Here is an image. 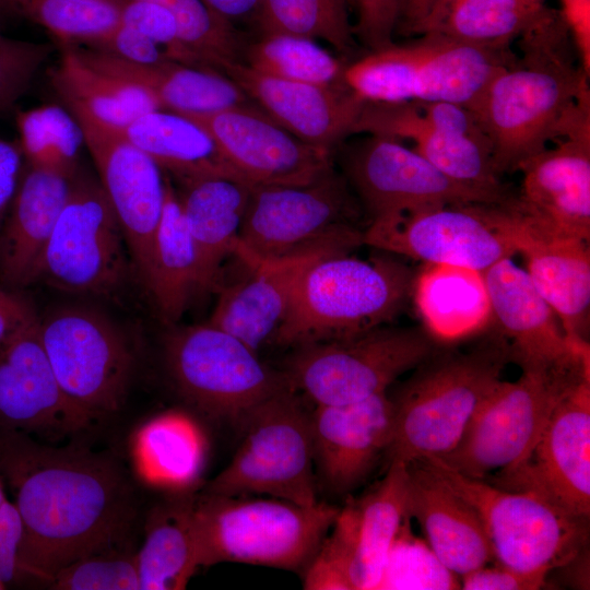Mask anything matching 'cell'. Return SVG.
<instances>
[{"label":"cell","instance_id":"1f68e13d","mask_svg":"<svg viewBox=\"0 0 590 590\" xmlns=\"http://www.w3.org/2000/svg\"><path fill=\"white\" fill-rule=\"evenodd\" d=\"M252 187L228 177L202 179L184 187L179 199L197 252L199 292L216 287L223 261L235 253Z\"/></svg>","mask_w":590,"mask_h":590},{"label":"cell","instance_id":"9c48e42d","mask_svg":"<svg viewBox=\"0 0 590 590\" xmlns=\"http://www.w3.org/2000/svg\"><path fill=\"white\" fill-rule=\"evenodd\" d=\"M362 205L333 168L304 185L253 186L235 256L271 259L331 243L363 244Z\"/></svg>","mask_w":590,"mask_h":590},{"label":"cell","instance_id":"7a4b0ae2","mask_svg":"<svg viewBox=\"0 0 590 590\" xmlns=\"http://www.w3.org/2000/svg\"><path fill=\"white\" fill-rule=\"evenodd\" d=\"M518 38L521 56L469 106L491 142L499 176L544 150L575 106L590 96L589 75L575 63L560 11L545 5Z\"/></svg>","mask_w":590,"mask_h":590},{"label":"cell","instance_id":"94428289","mask_svg":"<svg viewBox=\"0 0 590 590\" xmlns=\"http://www.w3.org/2000/svg\"><path fill=\"white\" fill-rule=\"evenodd\" d=\"M8 500V498L5 497V494H4V491H3V486H2V483H1V479H0V508L2 507V505Z\"/></svg>","mask_w":590,"mask_h":590},{"label":"cell","instance_id":"d4e9b609","mask_svg":"<svg viewBox=\"0 0 590 590\" xmlns=\"http://www.w3.org/2000/svg\"><path fill=\"white\" fill-rule=\"evenodd\" d=\"M314 461L324 485L345 494L365 481L390 444L388 391L345 404H316L309 413Z\"/></svg>","mask_w":590,"mask_h":590},{"label":"cell","instance_id":"6125c7cd","mask_svg":"<svg viewBox=\"0 0 590 590\" xmlns=\"http://www.w3.org/2000/svg\"><path fill=\"white\" fill-rule=\"evenodd\" d=\"M4 13H7V12H5V10H4V8H3L1 1H0V17H1Z\"/></svg>","mask_w":590,"mask_h":590},{"label":"cell","instance_id":"e575fe53","mask_svg":"<svg viewBox=\"0 0 590 590\" xmlns=\"http://www.w3.org/2000/svg\"><path fill=\"white\" fill-rule=\"evenodd\" d=\"M205 456L204 437L188 415L168 411L140 426L131 439L137 474L148 484L178 493L199 479Z\"/></svg>","mask_w":590,"mask_h":590},{"label":"cell","instance_id":"bcb514c9","mask_svg":"<svg viewBox=\"0 0 590 590\" xmlns=\"http://www.w3.org/2000/svg\"><path fill=\"white\" fill-rule=\"evenodd\" d=\"M49 586L57 590H140L137 551L122 545L88 554L59 570Z\"/></svg>","mask_w":590,"mask_h":590},{"label":"cell","instance_id":"5b68a950","mask_svg":"<svg viewBox=\"0 0 590 590\" xmlns=\"http://www.w3.org/2000/svg\"><path fill=\"white\" fill-rule=\"evenodd\" d=\"M340 507L302 506L279 498L201 493L192 526L200 567L240 563L303 574Z\"/></svg>","mask_w":590,"mask_h":590},{"label":"cell","instance_id":"60d3db41","mask_svg":"<svg viewBox=\"0 0 590 590\" xmlns=\"http://www.w3.org/2000/svg\"><path fill=\"white\" fill-rule=\"evenodd\" d=\"M20 148L30 167L70 180L80 170L84 143L78 120L58 105H43L15 114Z\"/></svg>","mask_w":590,"mask_h":590},{"label":"cell","instance_id":"7c38bea8","mask_svg":"<svg viewBox=\"0 0 590 590\" xmlns=\"http://www.w3.org/2000/svg\"><path fill=\"white\" fill-rule=\"evenodd\" d=\"M164 359L182 399L204 415L233 423L291 386L258 352L210 323L169 327Z\"/></svg>","mask_w":590,"mask_h":590},{"label":"cell","instance_id":"ba28073f","mask_svg":"<svg viewBox=\"0 0 590 590\" xmlns=\"http://www.w3.org/2000/svg\"><path fill=\"white\" fill-rule=\"evenodd\" d=\"M240 442L203 493L266 495L302 506L317 498L309 412L287 388L255 406L237 425Z\"/></svg>","mask_w":590,"mask_h":590},{"label":"cell","instance_id":"ffe728a7","mask_svg":"<svg viewBox=\"0 0 590 590\" xmlns=\"http://www.w3.org/2000/svg\"><path fill=\"white\" fill-rule=\"evenodd\" d=\"M70 111L81 127L84 144L125 233L133 268L145 287L165 197L162 169L116 129L83 111Z\"/></svg>","mask_w":590,"mask_h":590},{"label":"cell","instance_id":"836d02e7","mask_svg":"<svg viewBox=\"0 0 590 590\" xmlns=\"http://www.w3.org/2000/svg\"><path fill=\"white\" fill-rule=\"evenodd\" d=\"M412 296L423 327L441 343L475 337L492 323L489 299L480 271L424 263L415 274Z\"/></svg>","mask_w":590,"mask_h":590},{"label":"cell","instance_id":"9a60e30c","mask_svg":"<svg viewBox=\"0 0 590 590\" xmlns=\"http://www.w3.org/2000/svg\"><path fill=\"white\" fill-rule=\"evenodd\" d=\"M131 269L125 233L101 181L79 170L70 179L36 282L113 297L126 286Z\"/></svg>","mask_w":590,"mask_h":590},{"label":"cell","instance_id":"2e32d148","mask_svg":"<svg viewBox=\"0 0 590 590\" xmlns=\"http://www.w3.org/2000/svg\"><path fill=\"white\" fill-rule=\"evenodd\" d=\"M408 467L391 461L381 480L350 497L302 574L307 590H377L389 548L408 515Z\"/></svg>","mask_w":590,"mask_h":590},{"label":"cell","instance_id":"e0dca14e","mask_svg":"<svg viewBox=\"0 0 590 590\" xmlns=\"http://www.w3.org/2000/svg\"><path fill=\"white\" fill-rule=\"evenodd\" d=\"M354 133L411 140L413 149L450 179L505 204L515 198L496 173L488 138L465 105L365 103Z\"/></svg>","mask_w":590,"mask_h":590},{"label":"cell","instance_id":"7402d4cb","mask_svg":"<svg viewBox=\"0 0 590 590\" xmlns=\"http://www.w3.org/2000/svg\"><path fill=\"white\" fill-rule=\"evenodd\" d=\"M356 247L331 243L280 258L241 260L249 274L221 288L208 323L258 352L282 323L307 269L323 257L350 253Z\"/></svg>","mask_w":590,"mask_h":590},{"label":"cell","instance_id":"ac0fdd59","mask_svg":"<svg viewBox=\"0 0 590 590\" xmlns=\"http://www.w3.org/2000/svg\"><path fill=\"white\" fill-rule=\"evenodd\" d=\"M590 379L556 405L531 451L484 481L503 489L532 494L562 514L589 523Z\"/></svg>","mask_w":590,"mask_h":590},{"label":"cell","instance_id":"db71d44e","mask_svg":"<svg viewBox=\"0 0 590 590\" xmlns=\"http://www.w3.org/2000/svg\"><path fill=\"white\" fill-rule=\"evenodd\" d=\"M22 540V522L16 507L7 500L0 508V582L5 587L16 576L19 568V548Z\"/></svg>","mask_w":590,"mask_h":590},{"label":"cell","instance_id":"d590c367","mask_svg":"<svg viewBox=\"0 0 590 590\" xmlns=\"http://www.w3.org/2000/svg\"><path fill=\"white\" fill-rule=\"evenodd\" d=\"M145 290L161 320L168 327L179 321L193 294L199 293L196 248L179 196L168 180Z\"/></svg>","mask_w":590,"mask_h":590},{"label":"cell","instance_id":"30bf717a","mask_svg":"<svg viewBox=\"0 0 590 590\" xmlns=\"http://www.w3.org/2000/svg\"><path fill=\"white\" fill-rule=\"evenodd\" d=\"M40 340L64 394L91 424L117 413L135 371V350L108 315L62 305L39 319Z\"/></svg>","mask_w":590,"mask_h":590},{"label":"cell","instance_id":"6f0895ef","mask_svg":"<svg viewBox=\"0 0 590 590\" xmlns=\"http://www.w3.org/2000/svg\"><path fill=\"white\" fill-rule=\"evenodd\" d=\"M445 0H398L399 16L396 32L417 35L424 21Z\"/></svg>","mask_w":590,"mask_h":590},{"label":"cell","instance_id":"f35d334b","mask_svg":"<svg viewBox=\"0 0 590 590\" xmlns=\"http://www.w3.org/2000/svg\"><path fill=\"white\" fill-rule=\"evenodd\" d=\"M542 9L529 8L520 0H445L417 35L429 33L479 47L509 48Z\"/></svg>","mask_w":590,"mask_h":590},{"label":"cell","instance_id":"74e56055","mask_svg":"<svg viewBox=\"0 0 590 590\" xmlns=\"http://www.w3.org/2000/svg\"><path fill=\"white\" fill-rule=\"evenodd\" d=\"M62 46L63 52L49 79L70 110L83 111L119 129L138 116L161 108L141 87L88 66L70 46Z\"/></svg>","mask_w":590,"mask_h":590},{"label":"cell","instance_id":"8fae6325","mask_svg":"<svg viewBox=\"0 0 590 590\" xmlns=\"http://www.w3.org/2000/svg\"><path fill=\"white\" fill-rule=\"evenodd\" d=\"M424 327L381 326L294 347L283 371L315 404H345L388 391L440 344Z\"/></svg>","mask_w":590,"mask_h":590},{"label":"cell","instance_id":"f546056e","mask_svg":"<svg viewBox=\"0 0 590 590\" xmlns=\"http://www.w3.org/2000/svg\"><path fill=\"white\" fill-rule=\"evenodd\" d=\"M69 184L62 176L30 166L20 177L0 228V286L24 290L36 283Z\"/></svg>","mask_w":590,"mask_h":590},{"label":"cell","instance_id":"7bdbcfd3","mask_svg":"<svg viewBox=\"0 0 590 590\" xmlns=\"http://www.w3.org/2000/svg\"><path fill=\"white\" fill-rule=\"evenodd\" d=\"M123 0H5L16 12L42 25L62 45L88 44L120 23Z\"/></svg>","mask_w":590,"mask_h":590},{"label":"cell","instance_id":"f1b7e54d","mask_svg":"<svg viewBox=\"0 0 590 590\" xmlns=\"http://www.w3.org/2000/svg\"><path fill=\"white\" fill-rule=\"evenodd\" d=\"M408 467L406 511L416 519L425 541L457 576L494 562L491 544L476 512L422 460Z\"/></svg>","mask_w":590,"mask_h":590},{"label":"cell","instance_id":"4fadbf2b","mask_svg":"<svg viewBox=\"0 0 590 590\" xmlns=\"http://www.w3.org/2000/svg\"><path fill=\"white\" fill-rule=\"evenodd\" d=\"M418 459L476 512L494 562L522 571L551 573L587 546L589 523L562 514L541 498L469 477L437 457Z\"/></svg>","mask_w":590,"mask_h":590},{"label":"cell","instance_id":"9f6ffc18","mask_svg":"<svg viewBox=\"0 0 590 590\" xmlns=\"http://www.w3.org/2000/svg\"><path fill=\"white\" fill-rule=\"evenodd\" d=\"M22 160L19 143L0 139V228L20 181Z\"/></svg>","mask_w":590,"mask_h":590},{"label":"cell","instance_id":"ee69618b","mask_svg":"<svg viewBox=\"0 0 590 590\" xmlns=\"http://www.w3.org/2000/svg\"><path fill=\"white\" fill-rule=\"evenodd\" d=\"M167 8L178 25L184 45L202 67L220 71L241 61L247 40L234 24L211 10L203 0H151Z\"/></svg>","mask_w":590,"mask_h":590},{"label":"cell","instance_id":"cb8c5ba5","mask_svg":"<svg viewBox=\"0 0 590 590\" xmlns=\"http://www.w3.org/2000/svg\"><path fill=\"white\" fill-rule=\"evenodd\" d=\"M492 322L521 369L590 358V349L571 342L527 271L506 258L482 272Z\"/></svg>","mask_w":590,"mask_h":590},{"label":"cell","instance_id":"680465c9","mask_svg":"<svg viewBox=\"0 0 590 590\" xmlns=\"http://www.w3.org/2000/svg\"><path fill=\"white\" fill-rule=\"evenodd\" d=\"M220 16L233 20L253 15L256 17L260 0H203Z\"/></svg>","mask_w":590,"mask_h":590},{"label":"cell","instance_id":"83f0119b","mask_svg":"<svg viewBox=\"0 0 590 590\" xmlns=\"http://www.w3.org/2000/svg\"><path fill=\"white\" fill-rule=\"evenodd\" d=\"M514 209L518 216V253L526 260L531 282L568 339L589 347V241L548 231Z\"/></svg>","mask_w":590,"mask_h":590},{"label":"cell","instance_id":"6da1fadb","mask_svg":"<svg viewBox=\"0 0 590 590\" xmlns=\"http://www.w3.org/2000/svg\"><path fill=\"white\" fill-rule=\"evenodd\" d=\"M0 474L14 493L22 522L21 574L50 583L72 562L127 545L135 493L109 453L55 447L0 428Z\"/></svg>","mask_w":590,"mask_h":590},{"label":"cell","instance_id":"681fc988","mask_svg":"<svg viewBox=\"0 0 590 590\" xmlns=\"http://www.w3.org/2000/svg\"><path fill=\"white\" fill-rule=\"evenodd\" d=\"M357 19L354 24L356 40L367 50H375L393 42L397 30L398 0H353Z\"/></svg>","mask_w":590,"mask_h":590},{"label":"cell","instance_id":"03108f58","mask_svg":"<svg viewBox=\"0 0 590 590\" xmlns=\"http://www.w3.org/2000/svg\"><path fill=\"white\" fill-rule=\"evenodd\" d=\"M2 589H5V586L2 582H0V590Z\"/></svg>","mask_w":590,"mask_h":590},{"label":"cell","instance_id":"5bb4252c","mask_svg":"<svg viewBox=\"0 0 590 590\" xmlns=\"http://www.w3.org/2000/svg\"><path fill=\"white\" fill-rule=\"evenodd\" d=\"M518 217L509 204H446L371 220L363 244L424 263L485 271L518 253Z\"/></svg>","mask_w":590,"mask_h":590},{"label":"cell","instance_id":"d6986e66","mask_svg":"<svg viewBox=\"0 0 590 590\" xmlns=\"http://www.w3.org/2000/svg\"><path fill=\"white\" fill-rule=\"evenodd\" d=\"M367 135L344 151L341 163L343 177L370 221L446 204H505L450 179L401 140Z\"/></svg>","mask_w":590,"mask_h":590},{"label":"cell","instance_id":"4dcf8cb0","mask_svg":"<svg viewBox=\"0 0 590 590\" xmlns=\"http://www.w3.org/2000/svg\"><path fill=\"white\" fill-rule=\"evenodd\" d=\"M70 46L88 66L141 87L162 109L209 114L252 104L245 92L224 73L174 60L137 63L90 48Z\"/></svg>","mask_w":590,"mask_h":590},{"label":"cell","instance_id":"f5cc1de1","mask_svg":"<svg viewBox=\"0 0 590 590\" xmlns=\"http://www.w3.org/2000/svg\"><path fill=\"white\" fill-rule=\"evenodd\" d=\"M39 319L34 303L23 290L0 286V344L38 322Z\"/></svg>","mask_w":590,"mask_h":590},{"label":"cell","instance_id":"b9f144b4","mask_svg":"<svg viewBox=\"0 0 590 590\" xmlns=\"http://www.w3.org/2000/svg\"><path fill=\"white\" fill-rule=\"evenodd\" d=\"M345 0H260L256 14L260 34H291L321 39L343 56L356 48Z\"/></svg>","mask_w":590,"mask_h":590},{"label":"cell","instance_id":"d6a6232c","mask_svg":"<svg viewBox=\"0 0 590 590\" xmlns=\"http://www.w3.org/2000/svg\"><path fill=\"white\" fill-rule=\"evenodd\" d=\"M116 130L184 187L214 177L244 180L209 131L181 114L160 108Z\"/></svg>","mask_w":590,"mask_h":590},{"label":"cell","instance_id":"277c9868","mask_svg":"<svg viewBox=\"0 0 590 590\" xmlns=\"http://www.w3.org/2000/svg\"><path fill=\"white\" fill-rule=\"evenodd\" d=\"M414 278L406 263L387 255L323 257L302 276L271 341L296 347L385 326L411 298Z\"/></svg>","mask_w":590,"mask_h":590},{"label":"cell","instance_id":"816d5d0a","mask_svg":"<svg viewBox=\"0 0 590 590\" xmlns=\"http://www.w3.org/2000/svg\"><path fill=\"white\" fill-rule=\"evenodd\" d=\"M460 576L464 590H538L547 583V570L522 571L497 562Z\"/></svg>","mask_w":590,"mask_h":590},{"label":"cell","instance_id":"484cf974","mask_svg":"<svg viewBox=\"0 0 590 590\" xmlns=\"http://www.w3.org/2000/svg\"><path fill=\"white\" fill-rule=\"evenodd\" d=\"M87 425L54 374L39 321L0 344V428L59 436Z\"/></svg>","mask_w":590,"mask_h":590},{"label":"cell","instance_id":"f907efd6","mask_svg":"<svg viewBox=\"0 0 590 590\" xmlns=\"http://www.w3.org/2000/svg\"><path fill=\"white\" fill-rule=\"evenodd\" d=\"M86 46L137 63L150 64L170 60L163 48L122 23Z\"/></svg>","mask_w":590,"mask_h":590},{"label":"cell","instance_id":"f6af8a7d","mask_svg":"<svg viewBox=\"0 0 590 590\" xmlns=\"http://www.w3.org/2000/svg\"><path fill=\"white\" fill-rule=\"evenodd\" d=\"M406 515L389 548L377 590L461 589L460 577L448 569L426 541L416 536Z\"/></svg>","mask_w":590,"mask_h":590},{"label":"cell","instance_id":"c3c4849f","mask_svg":"<svg viewBox=\"0 0 590 590\" xmlns=\"http://www.w3.org/2000/svg\"><path fill=\"white\" fill-rule=\"evenodd\" d=\"M120 23L154 42L165 50L170 60L203 68L181 42L176 20L164 5L151 0H123Z\"/></svg>","mask_w":590,"mask_h":590},{"label":"cell","instance_id":"11a10c76","mask_svg":"<svg viewBox=\"0 0 590 590\" xmlns=\"http://www.w3.org/2000/svg\"><path fill=\"white\" fill-rule=\"evenodd\" d=\"M562 14L570 31L578 59L590 76V0H560Z\"/></svg>","mask_w":590,"mask_h":590},{"label":"cell","instance_id":"4316f807","mask_svg":"<svg viewBox=\"0 0 590 590\" xmlns=\"http://www.w3.org/2000/svg\"><path fill=\"white\" fill-rule=\"evenodd\" d=\"M523 162L516 209L560 235L590 239V132L554 140Z\"/></svg>","mask_w":590,"mask_h":590},{"label":"cell","instance_id":"ab89813d","mask_svg":"<svg viewBox=\"0 0 590 590\" xmlns=\"http://www.w3.org/2000/svg\"><path fill=\"white\" fill-rule=\"evenodd\" d=\"M243 63L275 78L318 85H344L345 61L316 40L291 34H260L247 40Z\"/></svg>","mask_w":590,"mask_h":590},{"label":"cell","instance_id":"7dc6e473","mask_svg":"<svg viewBox=\"0 0 590 590\" xmlns=\"http://www.w3.org/2000/svg\"><path fill=\"white\" fill-rule=\"evenodd\" d=\"M54 48L49 43L15 39L0 32V115L15 108Z\"/></svg>","mask_w":590,"mask_h":590},{"label":"cell","instance_id":"603a6c76","mask_svg":"<svg viewBox=\"0 0 590 590\" xmlns=\"http://www.w3.org/2000/svg\"><path fill=\"white\" fill-rule=\"evenodd\" d=\"M220 72L231 78L275 122L299 140L332 152L354 133L365 106L344 85H318L284 80L234 61Z\"/></svg>","mask_w":590,"mask_h":590},{"label":"cell","instance_id":"3957f363","mask_svg":"<svg viewBox=\"0 0 590 590\" xmlns=\"http://www.w3.org/2000/svg\"><path fill=\"white\" fill-rule=\"evenodd\" d=\"M509 362L508 343L495 328L463 347L440 343L389 394L393 422L387 463L450 452Z\"/></svg>","mask_w":590,"mask_h":590},{"label":"cell","instance_id":"be15d7a7","mask_svg":"<svg viewBox=\"0 0 590 590\" xmlns=\"http://www.w3.org/2000/svg\"><path fill=\"white\" fill-rule=\"evenodd\" d=\"M0 1H1V3H2V5H3L4 10H5V12H8V10H7V5H5V0H0Z\"/></svg>","mask_w":590,"mask_h":590},{"label":"cell","instance_id":"44dd1931","mask_svg":"<svg viewBox=\"0 0 590 590\" xmlns=\"http://www.w3.org/2000/svg\"><path fill=\"white\" fill-rule=\"evenodd\" d=\"M184 116L209 131L251 186L304 185L333 168L331 151L299 140L253 103Z\"/></svg>","mask_w":590,"mask_h":590},{"label":"cell","instance_id":"8d00e7d4","mask_svg":"<svg viewBox=\"0 0 590 590\" xmlns=\"http://www.w3.org/2000/svg\"><path fill=\"white\" fill-rule=\"evenodd\" d=\"M193 495L155 506L145 523V536L137 551L140 590L185 589L200 568L192 526Z\"/></svg>","mask_w":590,"mask_h":590},{"label":"cell","instance_id":"e7e4bbea","mask_svg":"<svg viewBox=\"0 0 590 590\" xmlns=\"http://www.w3.org/2000/svg\"><path fill=\"white\" fill-rule=\"evenodd\" d=\"M347 2V4L350 5V8H353V0H345Z\"/></svg>","mask_w":590,"mask_h":590},{"label":"cell","instance_id":"91938a15","mask_svg":"<svg viewBox=\"0 0 590 590\" xmlns=\"http://www.w3.org/2000/svg\"><path fill=\"white\" fill-rule=\"evenodd\" d=\"M522 3L532 9H541L544 7L545 0H520Z\"/></svg>","mask_w":590,"mask_h":590},{"label":"cell","instance_id":"52a82bcc","mask_svg":"<svg viewBox=\"0 0 590 590\" xmlns=\"http://www.w3.org/2000/svg\"><path fill=\"white\" fill-rule=\"evenodd\" d=\"M590 358L521 369L516 381L494 386L458 445L439 458L455 471L484 480L524 458L559 401L589 377Z\"/></svg>","mask_w":590,"mask_h":590},{"label":"cell","instance_id":"8992f818","mask_svg":"<svg viewBox=\"0 0 590 590\" xmlns=\"http://www.w3.org/2000/svg\"><path fill=\"white\" fill-rule=\"evenodd\" d=\"M516 58L510 48L479 47L428 33L347 61L342 83L365 103L452 102L469 107Z\"/></svg>","mask_w":590,"mask_h":590}]
</instances>
